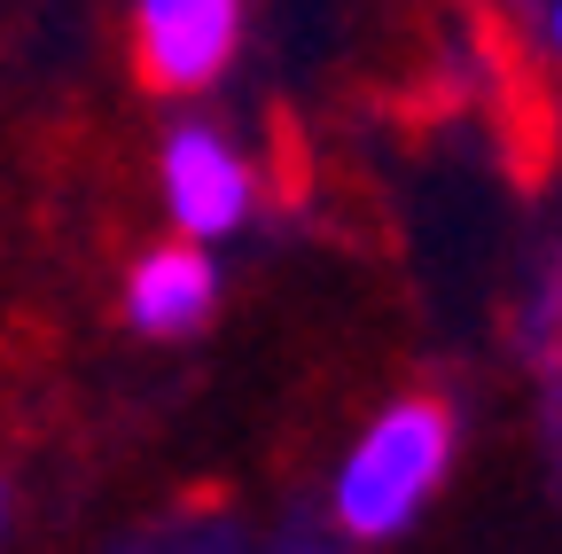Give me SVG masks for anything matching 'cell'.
<instances>
[{
	"instance_id": "cell-1",
	"label": "cell",
	"mask_w": 562,
	"mask_h": 554,
	"mask_svg": "<svg viewBox=\"0 0 562 554\" xmlns=\"http://www.w3.org/2000/svg\"><path fill=\"white\" fill-rule=\"evenodd\" d=\"M453 468V414L438 398H391L375 422L344 445L328 476V523L360 546H383L414 531V516L438 500V484Z\"/></svg>"
},
{
	"instance_id": "cell-6",
	"label": "cell",
	"mask_w": 562,
	"mask_h": 554,
	"mask_svg": "<svg viewBox=\"0 0 562 554\" xmlns=\"http://www.w3.org/2000/svg\"><path fill=\"white\" fill-rule=\"evenodd\" d=\"M547 39H554V55H562V0L547 9Z\"/></svg>"
},
{
	"instance_id": "cell-2",
	"label": "cell",
	"mask_w": 562,
	"mask_h": 554,
	"mask_svg": "<svg viewBox=\"0 0 562 554\" xmlns=\"http://www.w3.org/2000/svg\"><path fill=\"white\" fill-rule=\"evenodd\" d=\"M157 188H165V219L180 242H227L250 227L258 212V172L250 157L227 142L220 125H203V117H180L165 133V149H157Z\"/></svg>"
},
{
	"instance_id": "cell-3",
	"label": "cell",
	"mask_w": 562,
	"mask_h": 554,
	"mask_svg": "<svg viewBox=\"0 0 562 554\" xmlns=\"http://www.w3.org/2000/svg\"><path fill=\"white\" fill-rule=\"evenodd\" d=\"M243 47V0H133V63L157 94H203Z\"/></svg>"
},
{
	"instance_id": "cell-4",
	"label": "cell",
	"mask_w": 562,
	"mask_h": 554,
	"mask_svg": "<svg viewBox=\"0 0 562 554\" xmlns=\"http://www.w3.org/2000/svg\"><path fill=\"white\" fill-rule=\"evenodd\" d=\"M211 305H220V258H211L203 242H157V250H140L133 273H125V290H117V313L133 336H195L211 320Z\"/></svg>"
},
{
	"instance_id": "cell-5",
	"label": "cell",
	"mask_w": 562,
	"mask_h": 554,
	"mask_svg": "<svg viewBox=\"0 0 562 554\" xmlns=\"http://www.w3.org/2000/svg\"><path fill=\"white\" fill-rule=\"evenodd\" d=\"M273 554H328V546H313V531H290V539H281Z\"/></svg>"
},
{
	"instance_id": "cell-7",
	"label": "cell",
	"mask_w": 562,
	"mask_h": 554,
	"mask_svg": "<svg viewBox=\"0 0 562 554\" xmlns=\"http://www.w3.org/2000/svg\"><path fill=\"white\" fill-rule=\"evenodd\" d=\"M0 531H9V484H0Z\"/></svg>"
}]
</instances>
